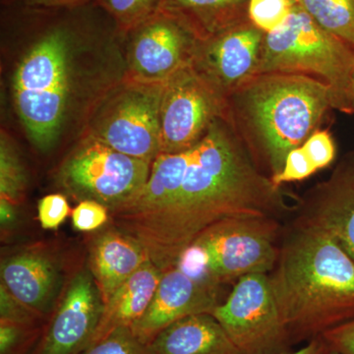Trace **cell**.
Listing matches in <instances>:
<instances>
[{
  "instance_id": "cell-38",
  "label": "cell",
  "mask_w": 354,
  "mask_h": 354,
  "mask_svg": "<svg viewBox=\"0 0 354 354\" xmlns=\"http://www.w3.org/2000/svg\"><path fill=\"white\" fill-rule=\"evenodd\" d=\"M293 1L298 2V0H293Z\"/></svg>"
},
{
  "instance_id": "cell-20",
  "label": "cell",
  "mask_w": 354,
  "mask_h": 354,
  "mask_svg": "<svg viewBox=\"0 0 354 354\" xmlns=\"http://www.w3.org/2000/svg\"><path fill=\"white\" fill-rule=\"evenodd\" d=\"M162 7L187 21L201 39L248 20V0H164Z\"/></svg>"
},
{
  "instance_id": "cell-32",
  "label": "cell",
  "mask_w": 354,
  "mask_h": 354,
  "mask_svg": "<svg viewBox=\"0 0 354 354\" xmlns=\"http://www.w3.org/2000/svg\"><path fill=\"white\" fill-rule=\"evenodd\" d=\"M29 329L17 324L0 321V354H12L22 341L26 330Z\"/></svg>"
},
{
  "instance_id": "cell-25",
  "label": "cell",
  "mask_w": 354,
  "mask_h": 354,
  "mask_svg": "<svg viewBox=\"0 0 354 354\" xmlns=\"http://www.w3.org/2000/svg\"><path fill=\"white\" fill-rule=\"evenodd\" d=\"M80 354H156L149 344L137 339L130 328H118Z\"/></svg>"
},
{
  "instance_id": "cell-8",
  "label": "cell",
  "mask_w": 354,
  "mask_h": 354,
  "mask_svg": "<svg viewBox=\"0 0 354 354\" xmlns=\"http://www.w3.org/2000/svg\"><path fill=\"white\" fill-rule=\"evenodd\" d=\"M279 225L274 218H228L192 242L216 285L252 274H270L278 260ZM190 246V245H189Z\"/></svg>"
},
{
  "instance_id": "cell-2",
  "label": "cell",
  "mask_w": 354,
  "mask_h": 354,
  "mask_svg": "<svg viewBox=\"0 0 354 354\" xmlns=\"http://www.w3.org/2000/svg\"><path fill=\"white\" fill-rule=\"evenodd\" d=\"M269 279L291 342L354 320V260L321 230L297 223Z\"/></svg>"
},
{
  "instance_id": "cell-11",
  "label": "cell",
  "mask_w": 354,
  "mask_h": 354,
  "mask_svg": "<svg viewBox=\"0 0 354 354\" xmlns=\"http://www.w3.org/2000/svg\"><path fill=\"white\" fill-rule=\"evenodd\" d=\"M132 31L130 77L144 82H165L192 62L201 41L187 21L165 7Z\"/></svg>"
},
{
  "instance_id": "cell-4",
  "label": "cell",
  "mask_w": 354,
  "mask_h": 354,
  "mask_svg": "<svg viewBox=\"0 0 354 354\" xmlns=\"http://www.w3.org/2000/svg\"><path fill=\"white\" fill-rule=\"evenodd\" d=\"M70 46L68 32H48L28 50L13 75L16 111L43 152L53 146L64 124L71 86Z\"/></svg>"
},
{
  "instance_id": "cell-34",
  "label": "cell",
  "mask_w": 354,
  "mask_h": 354,
  "mask_svg": "<svg viewBox=\"0 0 354 354\" xmlns=\"http://www.w3.org/2000/svg\"><path fill=\"white\" fill-rule=\"evenodd\" d=\"M330 346L326 344L322 337L311 339L306 346L293 353H283L279 354H328L330 353Z\"/></svg>"
},
{
  "instance_id": "cell-12",
  "label": "cell",
  "mask_w": 354,
  "mask_h": 354,
  "mask_svg": "<svg viewBox=\"0 0 354 354\" xmlns=\"http://www.w3.org/2000/svg\"><path fill=\"white\" fill-rule=\"evenodd\" d=\"M265 35L244 21L200 41L192 64L227 97L258 73Z\"/></svg>"
},
{
  "instance_id": "cell-27",
  "label": "cell",
  "mask_w": 354,
  "mask_h": 354,
  "mask_svg": "<svg viewBox=\"0 0 354 354\" xmlns=\"http://www.w3.org/2000/svg\"><path fill=\"white\" fill-rule=\"evenodd\" d=\"M72 225L78 232H94L111 221L109 209L102 203L84 200L72 212Z\"/></svg>"
},
{
  "instance_id": "cell-35",
  "label": "cell",
  "mask_w": 354,
  "mask_h": 354,
  "mask_svg": "<svg viewBox=\"0 0 354 354\" xmlns=\"http://www.w3.org/2000/svg\"><path fill=\"white\" fill-rule=\"evenodd\" d=\"M27 3L32 6H41L46 7H58L77 6L82 3L85 0H25Z\"/></svg>"
},
{
  "instance_id": "cell-10",
  "label": "cell",
  "mask_w": 354,
  "mask_h": 354,
  "mask_svg": "<svg viewBox=\"0 0 354 354\" xmlns=\"http://www.w3.org/2000/svg\"><path fill=\"white\" fill-rule=\"evenodd\" d=\"M212 315L244 354L288 353L291 339L269 274H247L237 279L227 300Z\"/></svg>"
},
{
  "instance_id": "cell-30",
  "label": "cell",
  "mask_w": 354,
  "mask_h": 354,
  "mask_svg": "<svg viewBox=\"0 0 354 354\" xmlns=\"http://www.w3.org/2000/svg\"><path fill=\"white\" fill-rule=\"evenodd\" d=\"M38 316L13 297L1 283L0 285V321H6L26 328L36 324Z\"/></svg>"
},
{
  "instance_id": "cell-18",
  "label": "cell",
  "mask_w": 354,
  "mask_h": 354,
  "mask_svg": "<svg viewBox=\"0 0 354 354\" xmlns=\"http://www.w3.org/2000/svg\"><path fill=\"white\" fill-rule=\"evenodd\" d=\"M149 346L156 354H244L209 313L177 321Z\"/></svg>"
},
{
  "instance_id": "cell-24",
  "label": "cell",
  "mask_w": 354,
  "mask_h": 354,
  "mask_svg": "<svg viewBox=\"0 0 354 354\" xmlns=\"http://www.w3.org/2000/svg\"><path fill=\"white\" fill-rule=\"evenodd\" d=\"M297 4L293 0H248V20L268 34L288 19Z\"/></svg>"
},
{
  "instance_id": "cell-7",
  "label": "cell",
  "mask_w": 354,
  "mask_h": 354,
  "mask_svg": "<svg viewBox=\"0 0 354 354\" xmlns=\"http://www.w3.org/2000/svg\"><path fill=\"white\" fill-rule=\"evenodd\" d=\"M152 164L87 136L65 158L58 179L79 201L94 200L111 209L141 190L150 176Z\"/></svg>"
},
{
  "instance_id": "cell-1",
  "label": "cell",
  "mask_w": 354,
  "mask_h": 354,
  "mask_svg": "<svg viewBox=\"0 0 354 354\" xmlns=\"http://www.w3.org/2000/svg\"><path fill=\"white\" fill-rule=\"evenodd\" d=\"M286 209L281 187L254 162L225 118L196 145L174 199L130 236L162 271L207 228L228 218H274Z\"/></svg>"
},
{
  "instance_id": "cell-6",
  "label": "cell",
  "mask_w": 354,
  "mask_h": 354,
  "mask_svg": "<svg viewBox=\"0 0 354 354\" xmlns=\"http://www.w3.org/2000/svg\"><path fill=\"white\" fill-rule=\"evenodd\" d=\"M164 85L129 77L115 86L95 109L87 136L130 157L153 162L160 153Z\"/></svg>"
},
{
  "instance_id": "cell-36",
  "label": "cell",
  "mask_w": 354,
  "mask_h": 354,
  "mask_svg": "<svg viewBox=\"0 0 354 354\" xmlns=\"http://www.w3.org/2000/svg\"><path fill=\"white\" fill-rule=\"evenodd\" d=\"M349 104H351V113H354V65L353 75H351V88H349Z\"/></svg>"
},
{
  "instance_id": "cell-33",
  "label": "cell",
  "mask_w": 354,
  "mask_h": 354,
  "mask_svg": "<svg viewBox=\"0 0 354 354\" xmlns=\"http://www.w3.org/2000/svg\"><path fill=\"white\" fill-rule=\"evenodd\" d=\"M0 220H1L2 230L12 228L17 221L15 204L3 198H0Z\"/></svg>"
},
{
  "instance_id": "cell-13",
  "label": "cell",
  "mask_w": 354,
  "mask_h": 354,
  "mask_svg": "<svg viewBox=\"0 0 354 354\" xmlns=\"http://www.w3.org/2000/svg\"><path fill=\"white\" fill-rule=\"evenodd\" d=\"M220 304L216 286L197 281L172 266L162 271L152 302L130 329L139 341L150 344L172 324L186 317L212 314Z\"/></svg>"
},
{
  "instance_id": "cell-29",
  "label": "cell",
  "mask_w": 354,
  "mask_h": 354,
  "mask_svg": "<svg viewBox=\"0 0 354 354\" xmlns=\"http://www.w3.org/2000/svg\"><path fill=\"white\" fill-rule=\"evenodd\" d=\"M70 214L68 201L64 195H46L39 200L38 216L41 227L44 230H57L64 223Z\"/></svg>"
},
{
  "instance_id": "cell-21",
  "label": "cell",
  "mask_w": 354,
  "mask_h": 354,
  "mask_svg": "<svg viewBox=\"0 0 354 354\" xmlns=\"http://www.w3.org/2000/svg\"><path fill=\"white\" fill-rule=\"evenodd\" d=\"M317 24L354 46V0H298Z\"/></svg>"
},
{
  "instance_id": "cell-28",
  "label": "cell",
  "mask_w": 354,
  "mask_h": 354,
  "mask_svg": "<svg viewBox=\"0 0 354 354\" xmlns=\"http://www.w3.org/2000/svg\"><path fill=\"white\" fill-rule=\"evenodd\" d=\"M302 148L311 158L317 171L325 169L332 164L337 155L335 140L328 130H317L307 139Z\"/></svg>"
},
{
  "instance_id": "cell-23",
  "label": "cell",
  "mask_w": 354,
  "mask_h": 354,
  "mask_svg": "<svg viewBox=\"0 0 354 354\" xmlns=\"http://www.w3.org/2000/svg\"><path fill=\"white\" fill-rule=\"evenodd\" d=\"M100 2L121 29L132 31L157 13L162 8L164 0H100Z\"/></svg>"
},
{
  "instance_id": "cell-17",
  "label": "cell",
  "mask_w": 354,
  "mask_h": 354,
  "mask_svg": "<svg viewBox=\"0 0 354 354\" xmlns=\"http://www.w3.org/2000/svg\"><path fill=\"white\" fill-rule=\"evenodd\" d=\"M149 260L144 246L118 227H109L97 235L91 245L88 270L104 304Z\"/></svg>"
},
{
  "instance_id": "cell-16",
  "label": "cell",
  "mask_w": 354,
  "mask_h": 354,
  "mask_svg": "<svg viewBox=\"0 0 354 354\" xmlns=\"http://www.w3.org/2000/svg\"><path fill=\"white\" fill-rule=\"evenodd\" d=\"M1 283L38 317L50 313L62 286L57 261L48 251L32 248L2 261Z\"/></svg>"
},
{
  "instance_id": "cell-22",
  "label": "cell",
  "mask_w": 354,
  "mask_h": 354,
  "mask_svg": "<svg viewBox=\"0 0 354 354\" xmlns=\"http://www.w3.org/2000/svg\"><path fill=\"white\" fill-rule=\"evenodd\" d=\"M27 186L24 167L12 143L1 134L0 145V198L18 204L23 199Z\"/></svg>"
},
{
  "instance_id": "cell-19",
  "label": "cell",
  "mask_w": 354,
  "mask_h": 354,
  "mask_svg": "<svg viewBox=\"0 0 354 354\" xmlns=\"http://www.w3.org/2000/svg\"><path fill=\"white\" fill-rule=\"evenodd\" d=\"M162 272L152 261H147L131 278L114 291L104 304L101 320L91 344L101 341L118 328H131L144 315L152 302Z\"/></svg>"
},
{
  "instance_id": "cell-3",
  "label": "cell",
  "mask_w": 354,
  "mask_h": 354,
  "mask_svg": "<svg viewBox=\"0 0 354 354\" xmlns=\"http://www.w3.org/2000/svg\"><path fill=\"white\" fill-rule=\"evenodd\" d=\"M330 109L327 84L304 74H256L227 97L225 120L266 176H277L288 153L304 145Z\"/></svg>"
},
{
  "instance_id": "cell-26",
  "label": "cell",
  "mask_w": 354,
  "mask_h": 354,
  "mask_svg": "<svg viewBox=\"0 0 354 354\" xmlns=\"http://www.w3.org/2000/svg\"><path fill=\"white\" fill-rule=\"evenodd\" d=\"M317 171L311 158L300 146L288 153L281 171L271 179L277 186L281 187L285 183L304 180Z\"/></svg>"
},
{
  "instance_id": "cell-9",
  "label": "cell",
  "mask_w": 354,
  "mask_h": 354,
  "mask_svg": "<svg viewBox=\"0 0 354 354\" xmlns=\"http://www.w3.org/2000/svg\"><path fill=\"white\" fill-rule=\"evenodd\" d=\"M227 97L191 64L165 82L160 108V153L189 150L218 118H225Z\"/></svg>"
},
{
  "instance_id": "cell-31",
  "label": "cell",
  "mask_w": 354,
  "mask_h": 354,
  "mask_svg": "<svg viewBox=\"0 0 354 354\" xmlns=\"http://www.w3.org/2000/svg\"><path fill=\"white\" fill-rule=\"evenodd\" d=\"M321 337L333 351L341 354H354V320L327 330Z\"/></svg>"
},
{
  "instance_id": "cell-14",
  "label": "cell",
  "mask_w": 354,
  "mask_h": 354,
  "mask_svg": "<svg viewBox=\"0 0 354 354\" xmlns=\"http://www.w3.org/2000/svg\"><path fill=\"white\" fill-rule=\"evenodd\" d=\"M104 310L101 293L90 270L75 274L38 354H80L91 344Z\"/></svg>"
},
{
  "instance_id": "cell-37",
  "label": "cell",
  "mask_w": 354,
  "mask_h": 354,
  "mask_svg": "<svg viewBox=\"0 0 354 354\" xmlns=\"http://www.w3.org/2000/svg\"><path fill=\"white\" fill-rule=\"evenodd\" d=\"M328 354H341L339 353H337V351H333V349H330V353Z\"/></svg>"
},
{
  "instance_id": "cell-15",
  "label": "cell",
  "mask_w": 354,
  "mask_h": 354,
  "mask_svg": "<svg viewBox=\"0 0 354 354\" xmlns=\"http://www.w3.org/2000/svg\"><path fill=\"white\" fill-rule=\"evenodd\" d=\"M298 223L321 230L354 260V152L305 198Z\"/></svg>"
},
{
  "instance_id": "cell-5",
  "label": "cell",
  "mask_w": 354,
  "mask_h": 354,
  "mask_svg": "<svg viewBox=\"0 0 354 354\" xmlns=\"http://www.w3.org/2000/svg\"><path fill=\"white\" fill-rule=\"evenodd\" d=\"M354 46L324 30L298 3L278 29L265 35L258 73L304 74L327 84L337 111L351 114Z\"/></svg>"
}]
</instances>
